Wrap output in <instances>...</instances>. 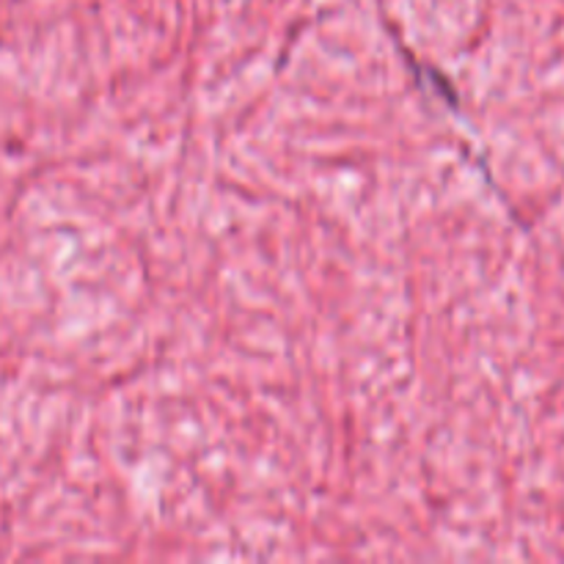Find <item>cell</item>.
Returning a JSON list of instances; mask_svg holds the SVG:
<instances>
[]
</instances>
